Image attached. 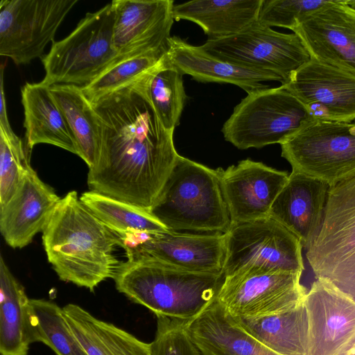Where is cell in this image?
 <instances>
[{
	"label": "cell",
	"instance_id": "cell-1",
	"mask_svg": "<svg viewBox=\"0 0 355 355\" xmlns=\"http://www.w3.org/2000/svg\"><path fill=\"white\" fill-rule=\"evenodd\" d=\"M93 106L101 144L89 188L150 210L178 156L174 131L162 124L140 80Z\"/></svg>",
	"mask_w": 355,
	"mask_h": 355
},
{
	"label": "cell",
	"instance_id": "cell-2",
	"mask_svg": "<svg viewBox=\"0 0 355 355\" xmlns=\"http://www.w3.org/2000/svg\"><path fill=\"white\" fill-rule=\"evenodd\" d=\"M42 232L47 259L61 280L94 292L103 281L113 279L120 263L114 252L121 241L76 191L60 199Z\"/></svg>",
	"mask_w": 355,
	"mask_h": 355
},
{
	"label": "cell",
	"instance_id": "cell-3",
	"mask_svg": "<svg viewBox=\"0 0 355 355\" xmlns=\"http://www.w3.org/2000/svg\"><path fill=\"white\" fill-rule=\"evenodd\" d=\"M113 279L116 288L156 316L190 322L216 299L223 274L194 272L156 260L128 255Z\"/></svg>",
	"mask_w": 355,
	"mask_h": 355
},
{
	"label": "cell",
	"instance_id": "cell-4",
	"mask_svg": "<svg viewBox=\"0 0 355 355\" xmlns=\"http://www.w3.org/2000/svg\"><path fill=\"white\" fill-rule=\"evenodd\" d=\"M150 211L172 231L225 233L232 225L220 168L214 170L180 155Z\"/></svg>",
	"mask_w": 355,
	"mask_h": 355
},
{
	"label": "cell",
	"instance_id": "cell-5",
	"mask_svg": "<svg viewBox=\"0 0 355 355\" xmlns=\"http://www.w3.org/2000/svg\"><path fill=\"white\" fill-rule=\"evenodd\" d=\"M115 10L112 2L87 12L66 37L53 41L41 60L45 70L42 83L85 87L119 56L113 44Z\"/></svg>",
	"mask_w": 355,
	"mask_h": 355
},
{
	"label": "cell",
	"instance_id": "cell-6",
	"mask_svg": "<svg viewBox=\"0 0 355 355\" xmlns=\"http://www.w3.org/2000/svg\"><path fill=\"white\" fill-rule=\"evenodd\" d=\"M306 257L317 279L355 300V175L330 188L322 225Z\"/></svg>",
	"mask_w": 355,
	"mask_h": 355
},
{
	"label": "cell",
	"instance_id": "cell-7",
	"mask_svg": "<svg viewBox=\"0 0 355 355\" xmlns=\"http://www.w3.org/2000/svg\"><path fill=\"white\" fill-rule=\"evenodd\" d=\"M309 110L284 86L251 92L234 107L222 132L239 149L282 144L315 121Z\"/></svg>",
	"mask_w": 355,
	"mask_h": 355
},
{
	"label": "cell",
	"instance_id": "cell-8",
	"mask_svg": "<svg viewBox=\"0 0 355 355\" xmlns=\"http://www.w3.org/2000/svg\"><path fill=\"white\" fill-rule=\"evenodd\" d=\"M280 145L292 171L330 187L355 175V122L315 120Z\"/></svg>",
	"mask_w": 355,
	"mask_h": 355
},
{
	"label": "cell",
	"instance_id": "cell-9",
	"mask_svg": "<svg viewBox=\"0 0 355 355\" xmlns=\"http://www.w3.org/2000/svg\"><path fill=\"white\" fill-rule=\"evenodd\" d=\"M225 234L224 277L248 268L300 273L304 270L301 241L270 216L232 224Z\"/></svg>",
	"mask_w": 355,
	"mask_h": 355
},
{
	"label": "cell",
	"instance_id": "cell-10",
	"mask_svg": "<svg viewBox=\"0 0 355 355\" xmlns=\"http://www.w3.org/2000/svg\"><path fill=\"white\" fill-rule=\"evenodd\" d=\"M200 47L218 59L278 76L284 85L311 56L295 33H282L258 21L241 32L208 39Z\"/></svg>",
	"mask_w": 355,
	"mask_h": 355
},
{
	"label": "cell",
	"instance_id": "cell-11",
	"mask_svg": "<svg viewBox=\"0 0 355 355\" xmlns=\"http://www.w3.org/2000/svg\"><path fill=\"white\" fill-rule=\"evenodd\" d=\"M78 0H1L0 55L17 64L42 58Z\"/></svg>",
	"mask_w": 355,
	"mask_h": 355
},
{
	"label": "cell",
	"instance_id": "cell-12",
	"mask_svg": "<svg viewBox=\"0 0 355 355\" xmlns=\"http://www.w3.org/2000/svg\"><path fill=\"white\" fill-rule=\"evenodd\" d=\"M302 273L248 268L224 277L216 300L234 318H259L303 302Z\"/></svg>",
	"mask_w": 355,
	"mask_h": 355
},
{
	"label": "cell",
	"instance_id": "cell-13",
	"mask_svg": "<svg viewBox=\"0 0 355 355\" xmlns=\"http://www.w3.org/2000/svg\"><path fill=\"white\" fill-rule=\"evenodd\" d=\"M121 241L128 255H139L181 270L223 274L225 234H191L165 230Z\"/></svg>",
	"mask_w": 355,
	"mask_h": 355
},
{
	"label": "cell",
	"instance_id": "cell-14",
	"mask_svg": "<svg viewBox=\"0 0 355 355\" xmlns=\"http://www.w3.org/2000/svg\"><path fill=\"white\" fill-rule=\"evenodd\" d=\"M291 31L311 58L355 76V9L345 0H329L300 17Z\"/></svg>",
	"mask_w": 355,
	"mask_h": 355
},
{
	"label": "cell",
	"instance_id": "cell-15",
	"mask_svg": "<svg viewBox=\"0 0 355 355\" xmlns=\"http://www.w3.org/2000/svg\"><path fill=\"white\" fill-rule=\"evenodd\" d=\"M304 304L309 322L307 355H347L355 345V300L317 279Z\"/></svg>",
	"mask_w": 355,
	"mask_h": 355
},
{
	"label": "cell",
	"instance_id": "cell-16",
	"mask_svg": "<svg viewBox=\"0 0 355 355\" xmlns=\"http://www.w3.org/2000/svg\"><path fill=\"white\" fill-rule=\"evenodd\" d=\"M315 120L355 121V76L311 58L282 85Z\"/></svg>",
	"mask_w": 355,
	"mask_h": 355
},
{
	"label": "cell",
	"instance_id": "cell-17",
	"mask_svg": "<svg viewBox=\"0 0 355 355\" xmlns=\"http://www.w3.org/2000/svg\"><path fill=\"white\" fill-rule=\"evenodd\" d=\"M220 173L232 224L268 216L289 176L287 172L250 159L225 170L220 168Z\"/></svg>",
	"mask_w": 355,
	"mask_h": 355
},
{
	"label": "cell",
	"instance_id": "cell-18",
	"mask_svg": "<svg viewBox=\"0 0 355 355\" xmlns=\"http://www.w3.org/2000/svg\"><path fill=\"white\" fill-rule=\"evenodd\" d=\"M113 44L119 55L166 51L172 0H114Z\"/></svg>",
	"mask_w": 355,
	"mask_h": 355
},
{
	"label": "cell",
	"instance_id": "cell-19",
	"mask_svg": "<svg viewBox=\"0 0 355 355\" xmlns=\"http://www.w3.org/2000/svg\"><path fill=\"white\" fill-rule=\"evenodd\" d=\"M60 198L29 166L13 195L0 206V230L6 243L12 248L28 245Z\"/></svg>",
	"mask_w": 355,
	"mask_h": 355
},
{
	"label": "cell",
	"instance_id": "cell-20",
	"mask_svg": "<svg viewBox=\"0 0 355 355\" xmlns=\"http://www.w3.org/2000/svg\"><path fill=\"white\" fill-rule=\"evenodd\" d=\"M330 188L322 180L292 171L269 216L295 235L306 249L322 225Z\"/></svg>",
	"mask_w": 355,
	"mask_h": 355
},
{
	"label": "cell",
	"instance_id": "cell-21",
	"mask_svg": "<svg viewBox=\"0 0 355 355\" xmlns=\"http://www.w3.org/2000/svg\"><path fill=\"white\" fill-rule=\"evenodd\" d=\"M166 56L180 73L202 83H228L239 86L248 94L269 86L266 81H279L277 75L238 65L211 56L200 46H193L178 36L168 39Z\"/></svg>",
	"mask_w": 355,
	"mask_h": 355
},
{
	"label": "cell",
	"instance_id": "cell-22",
	"mask_svg": "<svg viewBox=\"0 0 355 355\" xmlns=\"http://www.w3.org/2000/svg\"><path fill=\"white\" fill-rule=\"evenodd\" d=\"M185 329L203 355H279L238 324L216 299Z\"/></svg>",
	"mask_w": 355,
	"mask_h": 355
},
{
	"label": "cell",
	"instance_id": "cell-23",
	"mask_svg": "<svg viewBox=\"0 0 355 355\" xmlns=\"http://www.w3.org/2000/svg\"><path fill=\"white\" fill-rule=\"evenodd\" d=\"M50 87L40 81L26 83L21 87L26 150H31L39 144H48L78 155L73 135Z\"/></svg>",
	"mask_w": 355,
	"mask_h": 355
},
{
	"label": "cell",
	"instance_id": "cell-24",
	"mask_svg": "<svg viewBox=\"0 0 355 355\" xmlns=\"http://www.w3.org/2000/svg\"><path fill=\"white\" fill-rule=\"evenodd\" d=\"M263 0H196L174 5L175 20L199 25L209 39L235 35L259 21Z\"/></svg>",
	"mask_w": 355,
	"mask_h": 355
},
{
	"label": "cell",
	"instance_id": "cell-25",
	"mask_svg": "<svg viewBox=\"0 0 355 355\" xmlns=\"http://www.w3.org/2000/svg\"><path fill=\"white\" fill-rule=\"evenodd\" d=\"M73 334L87 355H152V345L75 304L62 307Z\"/></svg>",
	"mask_w": 355,
	"mask_h": 355
},
{
	"label": "cell",
	"instance_id": "cell-26",
	"mask_svg": "<svg viewBox=\"0 0 355 355\" xmlns=\"http://www.w3.org/2000/svg\"><path fill=\"white\" fill-rule=\"evenodd\" d=\"M232 318L250 335L279 355L308 354L309 322L304 301L293 309L270 315Z\"/></svg>",
	"mask_w": 355,
	"mask_h": 355
},
{
	"label": "cell",
	"instance_id": "cell-27",
	"mask_svg": "<svg viewBox=\"0 0 355 355\" xmlns=\"http://www.w3.org/2000/svg\"><path fill=\"white\" fill-rule=\"evenodd\" d=\"M0 354L27 355L30 300L24 286L0 257Z\"/></svg>",
	"mask_w": 355,
	"mask_h": 355
},
{
	"label": "cell",
	"instance_id": "cell-28",
	"mask_svg": "<svg viewBox=\"0 0 355 355\" xmlns=\"http://www.w3.org/2000/svg\"><path fill=\"white\" fill-rule=\"evenodd\" d=\"M50 92L58 105L73 135L79 156L92 168L101 144V124L98 114L80 87L58 84Z\"/></svg>",
	"mask_w": 355,
	"mask_h": 355
},
{
	"label": "cell",
	"instance_id": "cell-29",
	"mask_svg": "<svg viewBox=\"0 0 355 355\" xmlns=\"http://www.w3.org/2000/svg\"><path fill=\"white\" fill-rule=\"evenodd\" d=\"M182 76L166 53L140 80L158 119L168 130L174 131L179 124L187 100Z\"/></svg>",
	"mask_w": 355,
	"mask_h": 355
},
{
	"label": "cell",
	"instance_id": "cell-30",
	"mask_svg": "<svg viewBox=\"0 0 355 355\" xmlns=\"http://www.w3.org/2000/svg\"><path fill=\"white\" fill-rule=\"evenodd\" d=\"M80 199L120 239L166 230L150 210L131 203L91 190Z\"/></svg>",
	"mask_w": 355,
	"mask_h": 355
},
{
	"label": "cell",
	"instance_id": "cell-31",
	"mask_svg": "<svg viewBox=\"0 0 355 355\" xmlns=\"http://www.w3.org/2000/svg\"><path fill=\"white\" fill-rule=\"evenodd\" d=\"M28 331L31 344L42 343L57 355H87L71 330L56 303L44 299H31Z\"/></svg>",
	"mask_w": 355,
	"mask_h": 355
},
{
	"label": "cell",
	"instance_id": "cell-32",
	"mask_svg": "<svg viewBox=\"0 0 355 355\" xmlns=\"http://www.w3.org/2000/svg\"><path fill=\"white\" fill-rule=\"evenodd\" d=\"M166 51L119 55L103 72L85 87L83 93L93 105L140 80Z\"/></svg>",
	"mask_w": 355,
	"mask_h": 355
},
{
	"label": "cell",
	"instance_id": "cell-33",
	"mask_svg": "<svg viewBox=\"0 0 355 355\" xmlns=\"http://www.w3.org/2000/svg\"><path fill=\"white\" fill-rule=\"evenodd\" d=\"M187 322L157 316L152 355H203L185 329Z\"/></svg>",
	"mask_w": 355,
	"mask_h": 355
},
{
	"label": "cell",
	"instance_id": "cell-34",
	"mask_svg": "<svg viewBox=\"0 0 355 355\" xmlns=\"http://www.w3.org/2000/svg\"><path fill=\"white\" fill-rule=\"evenodd\" d=\"M329 0H263L259 22L291 30L305 14L316 10Z\"/></svg>",
	"mask_w": 355,
	"mask_h": 355
},
{
	"label": "cell",
	"instance_id": "cell-35",
	"mask_svg": "<svg viewBox=\"0 0 355 355\" xmlns=\"http://www.w3.org/2000/svg\"><path fill=\"white\" fill-rule=\"evenodd\" d=\"M29 166L24 146L10 145L0 136V206L13 195Z\"/></svg>",
	"mask_w": 355,
	"mask_h": 355
},
{
	"label": "cell",
	"instance_id": "cell-36",
	"mask_svg": "<svg viewBox=\"0 0 355 355\" xmlns=\"http://www.w3.org/2000/svg\"><path fill=\"white\" fill-rule=\"evenodd\" d=\"M347 355H355V345Z\"/></svg>",
	"mask_w": 355,
	"mask_h": 355
}]
</instances>
